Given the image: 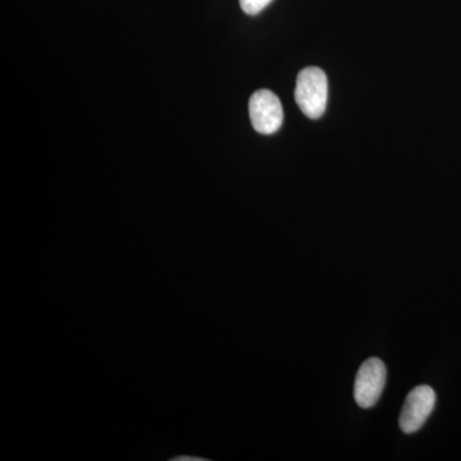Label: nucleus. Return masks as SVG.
Returning a JSON list of instances; mask_svg holds the SVG:
<instances>
[{
    "label": "nucleus",
    "instance_id": "nucleus-1",
    "mask_svg": "<svg viewBox=\"0 0 461 461\" xmlns=\"http://www.w3.org/2000/svg\"><path fill=\"white\" fill-rule=\"evenodd\" d=\"M329 98L327 76L318 67H308L297 75L295 100L300 111L311 118L318 120L326 112Z\"/></svg>",
    "mask_w": 461,
    "mask_h": 461
},
{
    "label": "nucleus",
    "instance_id": "nucleus-2",
    "mask_svg": "<svg viewBox=\"0 0 461 461\" xmlns=\"http://www.w3.org/2000/svg\"><path fill=\"white\" fill-rule=\"evenodd\" d=\"M249 114L258 133L273 135L284 123L281 100L269 90H258L249 100Z\"/></svg>",
    "mask_w": 461,
    "mask_h": 461
},
{
    "label": "nucleus",
    "instance_id": "nucleus-3",
    "mask_svg": "<svg viewBox=\"0 0 461 461\" xmlns=\"http://www.w3.org/2000/svg\"><path fill=\"white\" fill-rule=\"evenodd\" d=\"M386 378V366L378 357H371L362 364L354 384V399L360 408H373L378 402Z\"/></svg>",
    "mask_w": 461,
    "mask_h": 461
},
{
    "label": "nucleus",
    "instance_id": "nucleus-4",
    "mask_svg": "<svg viewBox=\"0 0 461 461\" xmlns=\"http://www.w3.org/2000/svg\"><path fill=\"white\" fill-rule=\"evenodd\" d=\"M436 405V393L427 384L415 387L406 397L400 415V429L406 435L418 432L424 426Z\"/></svg>",
    "mask_w": 461,
    "mask_h": 461
},
{
    "label": "nucleus",
    "instance_id": "nucleus-5",
    "mask_svg": "<svg viewBox=\"0 0 461 461\" xmlns=\"http://www.w3.org/2000/svg\"><path fill=\"white\" fill-rule=\"evenodd\" d=\"M272 2L273 0H240V7H241L242 11L249 14V16H256V14H259L263 9L268 7Z\"/></svg>",
    "mask_w": 461,
    "mask_h": 461
}]
</instances>
